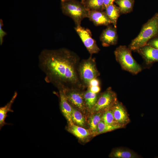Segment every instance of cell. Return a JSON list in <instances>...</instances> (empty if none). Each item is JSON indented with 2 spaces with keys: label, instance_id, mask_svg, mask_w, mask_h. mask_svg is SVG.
I'll use <instances>...</instances> for the list:
<instances>
[{
  "label": "cell",
  "instance_id": "3957f363",
  "mask_svg": "<svg viewBox=\"0 0 158 158\" xmlns=\"http://www.w3.org/2000/svg\"><path fill=\"white\" fill-rule=\"evenodd\" d=\"M131 51L126 46L120 45L116 49L114 54L123 69L137 74L141 71L142 68L132 56Z\"/></svg>",
  "mask_w": 158,
  "mask_h": 158
},
{
  "label": "cell",
  "instance_id": "4316f807",
  "mask_svg": "<svg viewBox=\"0 0 158 158\" xmlns=\"http://www.w3.org/2000/svg\"><path fill=\"white\" fill-rule=\"evenodd\" d=\"M87 88L89 89L91 92L95 93H99L101 90L100 86H90Z\"/></svg>",
  "mask_w": 158,
  "mask_h": 158
},
{
  "label": "cell",
  "instance_id": "484cf974",
  "mask_svg": "<svg viewBox=\"0 0 158 158\" xmlns=\"http://www.w3.org/2000/svg\"><path fill=\"white\" fill-rule=\"evenodd\" d=\"M4 25L3 21L2 19L0 20V44L2 45L3 42L4 37L7 34V33L4 31L2 28Z\"/></svg>",
  "mask_w": 158,
  "mask_h": 158
},
{
  "label": "cell",
  "instance_id": "f546056e",
  "mask_svg": "<svg viewBox=\"0 0 158 158\" xmlns=\"http://www.w3.org/2000/svg\"><path fill=\"white\" fill-rule=\"evenodd\" d=\"M70 0H61V2H64Z\"/></svg>",
  "mask_w": 158,
  "mask_h": 158
},
{
  "label": "cell",
  "instance_id": "e0dca14e",
  "mask_svg": "<svg viewBox=\"0 0 158 158\" xmlns=\"http://www.w3.org/2000/svg\"><path fill=\"white\" fill-rule=\"evenodd\" d=\"M103 112H99L89 113L88 116L87 123L89 129L92 132L93 137L96 136L98 125L101 120V117Z\"/></svg>",
  "mask_w": 158,
  "mask_h": 158
},
{
  "label": "cell",
  "instance_id": "7c38bea8",
  "mask_svg": "<svg viewBox=\"0 0 158 158\" xmlns=\"http://www.w3.org/2000/svg\"><path fill=\"white\" fill-rule=\"evenodd\" d=\"M113 115L116 122L124 127L130 121L126 111L122 104L118 101L112 108Z\"/></svg>",
  "mask_w": 158,
  "mask_h": 158
},
{
  "label": "cell",
  "instance_id": "30bf717a",
  "mask_svg": "<svg viewBox=\"0 0 158 158\" xmlns=\"http://www.w3.org/2000/svg\"><path fill=\"white\" fill-rule=\"evenodd\" d=\"M142 57L146 64L152 65L154 63L158 62V49L146 45L136 50Z\"/></svg>",
  "mask_w": 158,
  "mask_h": 158
},
{
  "label": "cell",
  "instance_id": "83f0119b",
  "mask_svg": "<svg viewBox=\"0 0 158 158\" xmlns=\"http://www.w3.org/2000/svg\"><path fill=\"white\" fill-rule=\"evenodd\" d=\"M100 82L97 78H94L91 80L89 83L88 86H100Z\"/></svg>",
  "mask_w": 158,
  "mask_h": 158
},
{
  "label": "cell",
  "instance_id": "f1b7e54d",
  "mask_svg": "<svg viewBox=\"0 0 158 158\" xmlns=\"http://www.w3.org/2000/svg\"><path fill=\"white\" fill-rule=\"evenodd\" d=\"M115 0H104V9L108 6L112 4Z\"/></svg>",
  "mask_w": 158,
  "mask_h": 158
},
{
  "label": "cell",
  "instance_id": "7402d4cb",
  "mask_svg": "<svg viewBox=\"0 0 158 158\" xmlns=\"http://www.w3.org/2000/svg\"><path fill=\"white\" fill-rule=\"evenodd\" d=\"M115 2L118 6L121 14H126L133 10V0H115Z\"/></svg>",
  "mask_w": 158,
  "mask_h": 158
},
{
  "label": "cell",
  "instance_id": "4fadbf2b",
  "mask_svg": "<svg viewBox=\"0 0 158 158\" xmlns=\"http://www.w3.org/2000/svg\"><path fill=\"white\" fill-rule=\"evenodd\" d=\"M87 18L96 26H108L111 23L105 12L103 11H89Z\"/></svg>",
  "mask_w": 158,
  "mask_h": 158
},
{
  "label": "cell",
  "instance_id": "6da1fadb",
  "mask_svg": "<svg viewBox=\"0 0 158 158\" xmlns=\"http://www.w3.org/2000/svg\"><path fill=\"white\" fill-rule=\"evenodd\" d=\"M38 59L39 66L45 75V81L59 90H85L79 77L78 68L80 60L76 53L65 48L44 49Z\"/></svg>",
  "mask_w": 158,
  "mask_h": 158
},
{
  "label": "cell",
  "instance_id": "ffe728a7",
  "mask_svg": "<svg viewBox=\"0 0 158 158\" xmlns=\"http://www.w3.org/2000/svg\"><path fill=\"white\" fill-rule=\"evenodd\" d=\"M72 107L71 119L73 123L77 126L85 128L87 122L85 115L77 109Z\"/></svg>",
  "mask_w": 158,
  "mask_h": 158
},
{
  "label": "cell",
  "instance_id": "ba28073f",
  "mask_svg": "<svg viewBox=\"0 0 158 158\" xmlns=\"http://www.w3.org/2000/svg\"><path fill=\"white\" fill-rule=\"evenodd\" d=\"M85 46L91 55L98 53L100 51L96 41L92 37L90 30L81 25L74 28Z\"/></svg>",
  "mask_w": 158,
  "mask_h": 158
},
{
  "label": "cell",
  "instance_id": "ac0fdd59",
  "mask_svg": "<svg viewBox=\"0 0 158 158\" xmlns=\"http://www.w3.org/2000/svg\"><path fill=\"white\" fill-rule=\"evenodd\" d=\"M99 93H95L87 88L84 92V97L87 111L89 113L96 104Z\"/></svg>",
  "mask_w": 158,
  "mask_h": 158
},
{
  "label": "cell",
  "instance_id": "8fae6325",
  "mask_svg": "<svg viewBox=\"0 0 158 158\" xmlns=\"http://www.w3.org/2000/svg\"><path fill=\"white\" fill-rule=\"evenodd\" d=\"M66 129L83 142H88L92 137H93L92 132L89 128L87 129L74 123L68 124Z\"/></svg>",
  "mask_w": 158,
  "mask_h": 158
},
{
  "label": "cell",
  "instance_id": "4dcf8cb0",
  "mask_svg": "<svg viewBox=\"0 0 158 158\" xmlns=\"http://www.w3.org/2000/svg\"><path fill=\"white\" fill-rule=\"evenodd\" d=\"M85 0H82V3H83Z\"/></svg>",
  "mask_w": 158,
  "mask_h": 158
},
{
  "label": "cell",
  "instance_id": "5b68a950",
  "mask_svg": "<svg viewBox=\"0 0 158 158\" xmlns=\"http://www.w3.org/2000/svg\"><path fill=\"white\" fill-rule=\"evenodd\" d=\"M61 9L64 15L73 19L76 26L80 25L83 20L88 17L89 11L83 3L75 0L61 2Z\"/></svg>",
  "mask_w": 158,
  "mask_h": 158
},
{
  "label": "cell",
  "instance_id": "5bb4252c",
  "mask_svg": "<svg viewBox=\"0 0 158 158\" xmlns=\"http://www.w3.org/2000/svg\"><path fill=\"white\" fill-rule=\"evenodd\" d=\"M59 94L61 111L67 120L68 124H72L73 123L71 119L72 106L68 101L63 91L59 90Z\"/></svg>",
  "mask_w": 158,
  "mask_h": 158
},
{
  "label": "cell",
  "instance_id": "44dd1931",
  "mask_svg": "<svg viewBox=\"0 0 158 158\" xmlns=\"http://www.w3.org/2000/svg\"><path fill=\"white\" fill-rule=\"evenodd\" d=\"M104 0H85L83 3L89 11H103Z\"/></svg>",
  "mask_w": 158,
  "mask_h": 158
},
{
  "label": "cell",
  "instance_id": "cb8c5ba5",
  "mask_svg": "<svg viewBox=\"0 0 158 158\" xmlns=\"http://www.w3.org/2000/svg\"><path fill=\"white\" fill-rule=\"evenodd\" d=\"M101 120L107 124L120 126L116 122L114 118L112 109L107 110L103 112Z\"/></svg>",
  "mask_w": 158,
  "mask_h": 158
},
{
  "label": "cell",
  "instance_id": "52a82bcc",
  "mask_svg": "<svg viewBox=\"0 0 158 158\" xmlns=\"http://www.w3.org/2000/svg\"><path fill=\"white\" fill-rule=\"evenodd\" d=\"M84 91L80 89H73L63 91L71 105L85 115L87 111L84 97Z\"/></svg>",
  "mask_w": 158,
  "mask_h": 158
},
{
  "label": "cell",
  "instance_id": "277c9868",
  "mask_svg": "<svg viewBox=\"0 0 158 158\" xmlns=\"http://www.w3.org/2000/svg\"><path fill=\"white\" fill-rule=\"evenodd\" d=\"M78 71L80 81L85 90L90 81L100 75L97 68L95 58L91 55L88 59L80 61Z\"/></svg>",
  "mask_w": 158,
  "mask_h": 158
},
{
  "label": "cell",
  "instance_id": "2e32d148",
  "mask_svg": "<svg viewBox=\"0 0 158 158\" xmlns=\"http://www.w3.org/2000/svg\"><path fill=\"white\" fill-rule=\"evenodd\" d=\"M17 95V93L15 92L10 101L5 105L0 108V128L5 125L9 124L5 122L6 118L8 116L7 113L8 112H13V111L11 109L12 104L13 103Z\"/></svg>",
  "mask_w": 158,
  "mask_h": 158
},
{
  "label": "cell",
  "instance_id": "603a6c76",
  "mask_svg": "<svg viewBox=\"0 0 158 158\" xmlns=\"http://www.w3.org/2000/svg\"><path fill=\"white\" fill-rule=\"evenodd\" d=\"M123 128V127L122 126L120 125H113L106 124L101 120L97 126L96 136Z\"/></svg>",
  "mask_w": 158,
  "mask_h": 158
},
{
  "label": "cell",
  "instance_id": "7a4b0ae2",
  "mask_svg": "<svg viewBox=\"0 0 158 158\" xmlns=\"http://www.w3.org/2000/svg\"><path fill=\"white\" fill-rule=\"evenodd\" d=\"M158 35V13H156L142 27L140 33L128 47L132 51L146 45L150 39Z\"/></svg>",
  "mask_w": 158,
  "mask_h": 158
},
{
  "label": "cell",
  "instance_id": "d4e9b609",
  "mask_svg": "<svg viewBox=\"0 0 158 158\" xmlns=\"http://www.w3.org/2000/svg\"><path fill=\"white\" fill-rule=\"evenodd\" d=\"M146 45L158 49V35L149 40Z\"/></svg>",
  "mask_w": 158,
  "mask_h": 158
},
{
  "label": "cell",
  "instance_id": "9c48e42d",
  "mask_svg": "<svg viewBox=\"0 0 158 158\" xmlns=\"http://www.w3.org/2000/svg\"><path fill=\"white\" fill-rule=\"evenodd\" d=\"M100 40L104 47L116 45L118 40L116 28L112 26H107L101 33Z\"/></svg>",
  "mask_w": 158,
  "mask_h": 158
},
{
  "label": "cell",
  "instance_id": "d6986e66",
  "mask_svg": "<svg viewBox=\"0 0 158 158\" xmlns=\"http://www.w3.org/2000/svg\"><path fill=\"white\" fill-rule=\"evenodd\" d=\"M105 10V12L111 23L116 28L117 20L121 14L119 7L113 4L108 6Z\"/></svg>",
  "mask_w": 158,
  "mask_h": 158
},
{
  "label": "cell",
  "instance_id": "9a60e30c",
  "mask_svg": "<svg viewBox=\"0 0 158 158\" xmlns=\"http://www.w3.org/2000/svg\"><path fill=\"white\" fill-rule=\"evenodd\" d=\"M109 157L114 158H138L140 157L133 151L128 149L119 147L114 149Z\"/></svg>",
  "mask_w": 158,
  "mask_h": 158
},
{
  "label": "cell",
  "instance_id": "8992f818",
  "mask_svg": "<svg viewBox=\"0 0 158 158\" xmlns=\"http://www.w3.org/2000/svg\"><path fill=\"white\" fill-rule=\"evenodd\" d=\"M118 101L116 93L111 87L99 94L97 102L89 113L102 112L112 109Z\"/></svg>",
  "mask_w": 158,
  "mask_h": 158
}]
</instances>
